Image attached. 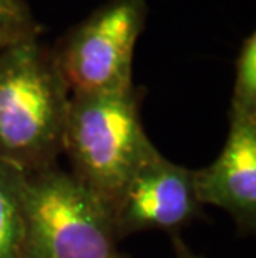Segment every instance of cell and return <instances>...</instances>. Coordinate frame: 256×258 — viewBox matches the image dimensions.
I'll return each instance as SVG.
<instances>
[{"mask_svg":"<svg viewBox=\"0 0 256 258\" xmlns=\"http://www.w3.org/2000/svg\"><path fill=\"white\" fill-rule=\"evenodd\" d=\"M146 15V0H107L60 38L52 53L70 95L133 85L135 47Z\"/></svg>","mask_w":256,"mask_h":258,"instance_id":"277c9868","label":"cell"},{"mask_svg":"<svg viewBox=\"0 0 256 258\" xmlns=\"http://www.w3.org/2000/svg\"><path fill=\"white\" fill-rule=\"evenodd\" d=\"M70 92L39 38L0 47V160L20 173L57 165Z\"/></svg>","mask_w":256,"mask_h":258,"instance_id":"6da1fadb","label":"cell"},{"mask_svg":"<svg viewBox=\"0 0 256 258\" xmlns=\"http://www.w3.org/2000/svg\"><path fill=\"white\" fill-rule=\"evenodd\" d=\"M113 258H130V256H127V255H123V253H120V251H118V253H117L115 256H113Z\"/></svg>","mask_w":256,"mask_h":258,"instance_id":"8fae6325","label":"cell"},{"mask_svg":"<svg viewBox=\"0 0 256 258\" xmlns=\"http://www.w3.org/2000/svg\"><path fill=\"white\" fill-rule=\"evenodd\" d=\"M22 173L0 160V258H22Z\"/></svg>","mask_w":256,"mask_h":258,"instance_id":"52a82bcc","label":"cell"},{"mask_svg":"<svg viewBox=\"0 0 256 258\" xmlns=\"http://www.w3.org/2000/svg\"><path fill=\"white\" fill-rule=\"evenodd\" d=\"M145 90L73 93L65 115L62 153L68 172L113 205L138 165L155 150L141 122Z\"/></svg>","mask_w":256,"mask_h":258,"instance_id":"7a4b0ae2","label":"cell"},{"mask_svg":"<svg viewBox=\"0 0 256 258\" xmlns=\"http://www.w3.org/2000/svg\"><path fill=\"white\" fill-rule=\"evenodd\" d=\"M172 243H173V250H175L177 258H205V256H201V255L193 253V251L187 246V243L183 241L182 235H173V237H172Z\"/></svg>","mask_w":256,"mask_h":258,"instance_id":"30bf717a","label":"cell"},{"mask_svg":"<svg viewBox=\"0 0 256 258\" xmlns=\"http://www.w3.org/2000/svg\"><path fill=\"white\" fill-rule=\"evenodd\" d=\"M201 205L226 212L238 232L256 230V113L228 112L225 145L210 165L193 170Z\"/></svg>","mask_w":256,"mask_h":258,"instance_id":"8992f818","label":"cell"},{"mask_svg":"<svg viewBox=\"0 0 256 258\" xmlns=\"http://www.w3.org/2000/svg\"><path fill=\"white\" fill-rule=\"evenodd\" d=\"M112 215L118 240L151 230L180 235L203 217L193 170L168 160L155 148L125 183Z\"/></svg>","mask_w":256,"mask_h":258,"instance_id":"5b68a950","label":"cell"},{"mask_svg":"<svg viewBox=\"0 0 256 258\" xmlns=\"http://www.w3.org/2000/svg\"><path fill=\"white\" fill-rule=\"evenodd\" d=\"M40 24L25 0H0V47L39 38Z\"/></svg>","mask_w":256,"mask_h":258,"instance_id":"9c48e42d","label":"cell"},{"mask_svg":"<svg viewBox=\"0 0 256 258\" xmlns=\"http://www.w3.org/2000/svg\"><path fill=\"white\" fill-rule=\"evenodd\" d=\"M22 258H113L112 207L57 165L22 173Z\"/></svg>","mask_w":256,"mask_h":258,"instance_id":"3957f363","label":"cell"},{"mask_svg":"<svg viewBox=\"0 0 256 258\" xmlns=\"http://www.w3.org/2000/svg\"><path fill=\"white\" fill-rule=\"evenodd\" d=\"M230 112L256 113V34L243 40L235 60Z\"/></svg>","mask_w":256,"mask_h":258,"instance_id":"ba28073f","label":"cell"}]
</instances>
